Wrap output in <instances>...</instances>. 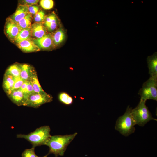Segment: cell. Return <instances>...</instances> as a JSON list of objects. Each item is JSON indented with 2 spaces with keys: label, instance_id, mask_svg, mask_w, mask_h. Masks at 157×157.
<instances>
[{
  "label": "cell",
  "instance_id": "cell-1",
  "mask_svg": "<svg viewBox=\"0 0 157 157\" xmlns=\"http://www.w3.org/2000/svg\"><path fill=\"white\" fill-rule=\"evenodd\" d=\"M77 134L76 132L72 134L51 136L45 144L49 148L48 154H53L56 157L63 156L67 146Z\"/></svg>",
  "mask_w": 157,
  "mask_h": 157
},
{
  "label": "cell",
  "instance_id": "cell-2",
  "mask_svg": "<svg viewBox=\"0 0 157 157\" xmlns=\"http://www.w3.org/2000/svg\"><path fill=\"white\" fill-rule=\"evenodd\" d=\"M50 128L49 126L45 125L37 128L34 131L28 134H17V138H23L29 141L32 147L45 145L51 137Z\"/></svg>",
  "mask_w": 157,
  "mask_h": 157
},
{
  "label": "cell",
  "instance_id": "cell-3",
  "mask_svg": "<svg viewBox=\"0 0 157 157\" xmlns=\"http://www.w3.org/2000/svg\"><path fill=\"white\" fill-rule=\"evenodd\" d=\"M132 108L128 106L124 114L117 120L115 128L122 135L128 136L135 132L136 124L131 114Z\"/></svg>",
  "mask_w": 157,
  "mask_h": 157
},
{
  "label": "cell",
  "instance_id": "cell-4",
  "mask_svg": "<svg viewBox=\"0 0 157 157\" xmlns=\"http://www.w3.org/2000/svg\"><path fill=\"white\" fill-rule=\"evenodd\" d=\"M145 103V101L140 100L137 106L131 110V114L136 124L141 126H144L150 120L157 121L152 117Z\"/></svg>",
  "mask_w": 157,
  "mask_h": 157
},
{
  "label": "cell",
  "instance_id": "cell-5",
  "mask_svg": "<svg viewBox=\"0 0 157 157\" xmlns=\"http://www.w3.org/2000/svg\"><path fill=\"white\" fill-rule=\"evenodd\" d=\"M140 100L146 102L149 99L157 101V79L150 77L143 84L138 92Z\"/></svg>",
  "mask_w": 157,
  "mask_h": 157
},
{
  "label": "cell",
  "instance_id": "cell-6",
  "mask_svg": "<svg viewBox=\"0 0 157 157\" xmlns=\"http://www.w3.org/2000/svg\"><path fill=\"white\" fill-rule=\"evenodd\" d=\"M52 101V97L47 94L34 93L28 95L24 106L37 108L45 103Z\"/></svg>",
  "mask_w": 157,
  "mask_h": 157
},
{
  "label": "cell",
  "instance_id": "cell-7",
  "mask_svg": "<svg viewBox=\"0 0 157 157\" xmlns=\"http://www.w3.org/2000/svg\"><path fill=\"white\" fill-rule=\"evenodd\" d=\"M21 30L17 23L10 17L6 19L4 26V33L11 41L13 42Z\"/></svg>",
  "mask_w": 157,
  "mask_h": 157
},
{
  "label": "cell",
  "instance_id": "cell-8",
  "mask_svg": "<svg viewBox=\"0 0 157 157\" xmlns=\"http://www.w3.org/2000/svg\"><path fill=\"white\" fill-rule=\"evenodd\" d=\"M35 44L41 49L47 50L54 46L52 35L46 34L43 37L33 39Z\"/></svg>",
  "mask_w": 157,
  "mask_h": 157
},
{
  "label": "cell",
  "instance_id": "cell-9",
  "mask_svg": "<svg viewBox=\"0 0 157 157\" xmlns=\"http://www.w3.org/2000/svg\"><path fill=\"white\" fill-rule=\"evenodd\" d=\"M28 95L25 94L19 89L12 91L8 96L14 103L20 106H24Z\"/></svg>",
  "mask_w": 157,
  "mask_h": 157
},
{
  "label": "cell",
  "instance_id": "cell-10",
  "mask_svg": "<svg viewBox=\"0 0 157 157\" xmlns=\"http://www.w3.org/2000/svg\"><path fill=\"white\" fill-rule=\"evenodd\" d=\"M16 44L22 51L26 53L36 52L40 50L33 39L25 40Z\"/></svg>",
  "mask_w": 157,
  "mask_h": 157
},
{
  "label": "cell",
  "instance_id": "cell-11",
  "mask_svg": "<svg viewBox=\"0 0 157 157\" xmlns=\"http://www.w3.org/2000/svg\"><path fill=\"white\" fill-rule=\"evenodd\" d=\"M33 67L27 64H20V77L24 81H29L36 74Z\"/></svg>",
  "mask_w": 157,
  "mask_h": 157
},
{
  "label": "cell",
  "instance_id": "cell-12",
  "mask_svg": "<svg viewBox=\"0 0 157 157\" xmlns=\"http://www.w3.org/2000/svg\"><path fill=\"white\" fill-rule=\"evenodd\" d=\"M147 61L150 77L157 79V52L148 56Z\"/></svg>",
  "mask_w": 157,
  "mask_h": 157
},
{
  "label": "cell",
  "instance_id": "cell-13",
  "mask_svg": "<svg viewBox=\"0 0 157 157\" xmlns=\"http://www.w3.org/2000/svg\"><path fill=\"white\" fill-rule=\"evenodd\" d=\"M31 28L34 39L40 38L46 34V28L41 22H35L31 24Z\"/></svg>",
  "mask_w": 157,
  "mask_h": 157
},
{
  "label": "cell",
  "instance_id": "cell-14",
  "mask_svg": "<svg viewBox=\"0 0 157 157\" xmlns=\"http://www.w3.org/2000/svg\"><path fill=\"white\" fill-rule=\"evenodd\" d=\"M28 13V6L19 5L15 12L10 17L14 21L17 23Z\"/></svg>",
  "mask_w": 157,
  "mask_h": 157
},
{
  "label": "cell",
  "instance_id": "cell-15",
  "mask_svg": "<svg viewBox=\"0 0 157 157\" xmlns=\"http://www.w3.org/2000/svg\"><path fill=\"white\" fill-rule=\"evenodd\" d=\"M15 77L4 74L3 86L5 92L8 95L10 94L15 82Z\"/></svg>",
  "mask_w": 157,
  "mask_h": 157
},
{
  "label": "cell",
  "instance_id": "cell-16",
  "mask_svg": "<svg viewBox=\"0 0 157 157\" xmlns=\"http://www.w3.org/2000/svg\"><path fill=\"white\" fill-rule=\"evenodd\" d=\"M31 28L21 29L14 39L13 42L16 44L25 40L31 39Z\"/></svg>",
  "mask_w": 157,
  "mask_h": 157
},
{
  "label": "cell",
  "instance_id": "cell-17",
  "mask_svg": "<svg viewBox=\"0 0 157 157\" xmlns=\"http://www.w3.org/2000/svg\"><path fill=\"white\" fill-rule=\"evenodd\" d=\"M54 46H57L64 40L65 35L64 31L61 28L57 30L52 35Z\"/></svg>",
  "mask_w": 157,
  "mask_h": 157
},
{
  "label": "cell",
  "instance_id": "cell-18",
  "mask_svg": "<svg viewBox=\"0 0 157 157\" xmlns=\"http://www.w3.org/2000/svg\"><path fill=\"white\" fill-rule=\"evenodd\" d=\"M20 64L15 63L9 66L6 69L5 74L10 75L15 77H20Z\"/></svg>",
  "mask_w": 157,
  "mask_h": 157
},
{
  "label": "cell",
  "instance_id": "cell-19",
  "mask_svg": "<svg viewBox=\"0 0 157 157\" xmlns=\"http://www.w3.org/2000/svg\"><path fill=\"white\" fill-rule=\"evenodd\" d=\"M32 19V15L28 13L25 17L17 23L21 29L31 28Z\"/></svg>",
  "mask_w": 157,
  "mask_h": 157
},
{
  "label": "cell",
  "instance_id": "cell-20",
  "mask_svg": "<svg viewBox=\"0 0 157 157\" xmlns=\"http://www.w3.org/2000/svg\"><path fill=\"white\" fill-rule=\"evenodd\" d=\"M29 81L31 84L35 93L41 94L46 93L44 91L41 86L37 74L34 76Z\"/></svg>",
  "mask_w": 157,
  "mask_h": 157
},
{
  "label": "cell",
  "instance_id": "cell-21",
  "mask_svg": "<svg viewBox=\"0 0 157 157\" xmlns=\"http://www.w3.org/2000/svg\"><path fill=\"white\" fill-rule=\"evenodd\" d=\"M59 98L61 102L67 105L70 104L73 102L72 97L65 93H61L59 95Z\"/></svg>",
  "mask_w": 157,
  "mask_h": 157
},
{
  "label": "cell",
  "instance_id": "cell-22",
  "mask_svg": "<svg viewBox=\"0 0 157 157\" xmlns=\"http://www.w3.org/2000/svg\"><path fill=\"white\" fill-rule=\"evenodd\" d=\"M40 3L43 9L46 10L52 8L54 5V2L52 0H42L40 1Z\"/></svg>",
  "mask_w": 157,
  "mask_h": 157
},
{
  "label": "cell",
  "instance_id": "cell-23",
  "mask_svg": "<svg viewBox=\"0 0 157 157\" xmlns=\"http://www.w3.org/2000/svg\"><path fill=\"white\" fill-rule=\"evenodd\" d=\"M35 151V148L26 149L22 153V157H37Z\"/></svg>",
  "mask_w": 157,
  "mask_h": 157
},
{
  "label": "cell",
  "instance_id": "cell-24",
  "mask_svg": "<svg viewBox=\"0 0 157 157\" xmlns=\"http://www.w3.org/2000/svg\"><path fill=\"white\" fill-rule=\"evenodd\" d=\"M24 82L20 77H15L14 84L10 93L13 90L19 89Z\"/></svg>",
  "mask_w": 157,
  "mask_h": 157
},
{
  "label": "cell",
  "instance_id": "cell-25",
  "mask_svg": "<svg viewBox=\"0 0 157 157\" xmlns=\"http://www.w3.org/2000/svg\"><path fill=\"white\" fill-rule=\"evenodd\" d=\"M45 18L44 13L43 11L40 10L35 15L34 17V20L35 22H41L44 20Z\"/></svg>",
  "mask_w": 157,
  "mask_h": 157
},
{
  "label": "cell",
  "instance_id": "cell-26",
  "mask_svg": "<svg viewBox=\"0 0 157 157\" xmlns=\"http://www.w3.org/2000/svg\"><path fill=\"white\" fill-rule=\"evenodd\" d=\"M39 0H23L19 1V5L29 6L34 5H37Z\"/></svg>",
  "mask_w": 157,
  "mask_h": 157
},
{
  "label": "cell",
  "instance_id": "cell-27",
  "mask_svg": "<svg viewBox=\"0 0 157 157\" xmlns=\"http://www.w3.org/2000/svg\"><path fill=\"white\" fill-rule=\"evenodd\" d=\"M57 19L56 15L54 14H51L45 17L44 23H50L57 22Z\"/></svg>",
  "mask_w": 157,
  "mask_h": 157
},
{
  "label": "cell",
  "instance_id": "cell-28",
  "mask_svg": "<svg viewBox=\"0 0 157 157\" xmlns=\"http://www.w3.org/2000/svg\"><path fill=\"white\" fill-rule=\"evenodd\" d=\"M39 7L37 5H34L28 7L29 13L32 15H35L38 11Z\"/></svg>",
  "mask_w": 157,
  "mask_h": 157
},
{
  "label": "cell",
  "instance_id": "cell-29",
  "mask_svg": "<svg viewBox=\"0 0 157 157\" xmlns=\"http://www.w3.org/2000/svg\"><path fill=\"white\" fill-rule=\"evenodd\" d=\"M46 28L49 31H52L55 30L57 28L58 22L50 23H44Z\"/></svg>",
  "mask_w": 157,
  "mask_h": 157
},
{
  "label": "cell",
  "instance_id": "cell-30",
  "mask_svg": "<svg viewBox=\"0 0 157 157\" xmlns=\"http://www.w3.org/2000/svg\"><path fill=\"white\" fill-rule=\"evenodd\" d=\"M27 89L28 94L29 95L33 94L34 92L33 86L30 81H26Z\"/></svg>",
  "mask_w": 157,
  "mask_h": 157
},
{
  "label": "cell",
  "instance_id": "cell-31",
  "mask_svg": "<svg viewBox=\"0 0 157 157\" xmlns=\"http://www.w3.org/2000/svg\"><path fill=\"white\" fill-rule=\"evenodd\" d=\"M19 89L25 94L29 95L27 89L26 81H24Z\"/></svg>",
  "mask_w": 157,
  "mask_h": 157
},
{
  "label": "cell",
  "instance_id": "cell-32",
  "mask_svg": "<svg viewBox=\"0 0 157 157\" xmlns=\"http://www.w3.org/2000/svg\"><path fill=\"white\" fill-rule=\"evenodd\" d=\"M37 157H38V156H37ZM47 157V155H46L44 156H43V157Z\"/></svg>",
  "mask_w": 157,
  "mask_h": 157
}]
</instances>
